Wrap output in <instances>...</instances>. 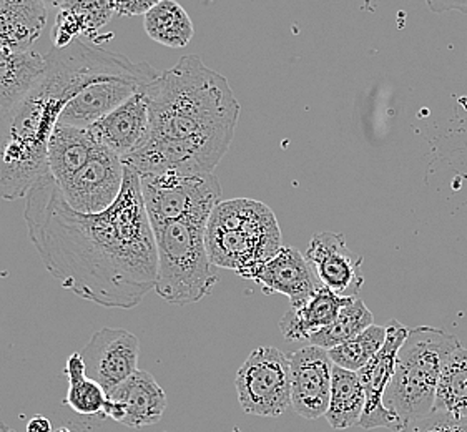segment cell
Wrapping results in <instances>:
<instances>
[{
	"label": "cell",
	"mask_w": 467,
	"mask_h": 432,
	"mask_svg": "<svg viewBox=\"0 0 467 432\" xmlns=\"http://www.w3.org/2000/svg\"><path fill=\"white\" fill-rule=\"evenodd\" d=\"M24 218L46 268L82 300L131 310L155 290L157 244L140 177L129 165L120 195L102 213L75 211L48 173L30 190Z\"/></svg>",
	"instance_id": "1"
},
{
	"label": "cell",
	"mask_w": 467,
	"mask_h": 432,
	"mask_svg": "<svg viewBox=\"0 0 467 432\" xmlns=\"http://www.w3.org/2000/svg\"><path fill=\"white\" fill-rule=\"evenodd\" d=\"M149 139L123 163L139 175L213 173L234 141L240 104L226 77L185 56L145 88Z\"/></svg>",
	"instance_id": "2"
},
{
	"label": "cell",
	"mask_w": 467,
	"mask_h": 432,
	"mask_svg": "<svg viewBox=\"0 0 467 432\" xmlns=\"http://www.w3.org/2000/svg\"><path fill=\"white\" fill-rule=\"evenodd\" d=\"M42 77L66 107L58 122L87 129L145 90L159 70L97 46L74 40L46 54Z\"/></svg>",
	"instance_id": "3"
},
{
	"label": "cell",
	"mask_w": 467,
	"mask_h": 432,
	"mask_svg": "<svg viewBox=\"0 0 467 432\" xmlns=\"http://www.w3.org/2000/svg\"><path fill=\"white\" fill-rule=\"evenodd\" d=\"M66 102L42 78L28 94L0 112V198H27L48 175V140Z\"/></svg>",
	"instance_id": "4"
},
{
	"label": "cell",
	"mask_w": 467,
	"mask_h": 432,
	"mask_svg": "<svg viewBox=\"0 0 467 432\" xmlns=\"http://www.w3.org/2000/svg\"><path fill=\"white\" fill-rule=\"evenodd\" d=\"M205 242L212 263L246 280L283 248L276 216L250 198L218 203L208 218Z\"/></svg>",
	"instance_id": "5"
},
{
	"label": "cell",
	"mask_w": 467,
	"mask_h": 432,
	"mask_svg": "<svg viewBox=\"0 0 467 432\" xmlns=\"http://www.w3.org/2000/svg\"><path fill=\"white\" fill-rule=\"evenodd\" d=\"M206 223L202 220H171L151 225L157 244V286L161 300L187 306L208 296L218 283L208 250Z\"/></svg>",
	"instance_id": "6"
},
{
	"label": "cell",
	"mask_w": 467,
	"mask_h": 432,
	"mask_svg": "<svg viewBox=\"0 0 467 432\" xmlns=\"http://www.w3.org/2000/svg\"><path fill=\"white\" fill-rule=\"evenodd\" d=\"M459 346V339L442 329L418 326L408 331L384 395V406L396 414L402 426L434 409L441 371Z\"/></svg>",
	"instance_id": "7"
},
{
	"label": "cell",
	"mask_w": 467,
	"mask_h": 432,
	"mask_svg": "<svg viewBox=\"0 0 467 432\" xmlns=\"http://www.w3.org/2000/svg\"><path fill=\"white\" fill-rule=\"evenodd\" d=\"M139 177L143 205L151 225L171 220L208 221L216 205L222 203V185L215 173L188 175L163 171Z\"/></svg>",
	"instance_id": "8"
},
{
	"label": "cell",
	"mask_w": 467,
	"mask_h": 432,
	"mask_svg": "<svg viewBox=\"0 0 467 432\" xmlns=\"http://www.w3.org/2000/svg\"><path fill=\"white\" fill-rule=\"evenodd\" d=\"M234 386L244 413L278 417L291 407L290 356L271 346L253 349Z\"/></svg>",
	"instance_id": "9"
},
{
	"label": "cell",
	"mask_w": 467,
	"mask_h": 432,
	"mask_svg": "<svg viewBox=\"0 0 467 432\" xmlns=\"http://www.w3.org/2000/svg\"><path fill=\"white\" fill-rule=\"evenodd\" d=\"M125 177L122 159L100 145L90 160L64 185H57L75 211L95 215L112 207L120 195Z\"/></svg>",
	"instance_id": "10"
},
{
	"label": "cell",
	"mask_w": 467,
	"mask_h": 432,
	"mask_svg": "<svg viewBox=\"0 0 467 432\" xmlns=\"http://www.w3.org/2000/svg\"><path fill=\"white\" fill-rule=\"evenodd\" d=\"M408 331L410 329L400 321H389L386 324V341L383 348L374 355L373 359L365 367L358 371L366 395L365 411L359 419V426L366 431L378 427H386L396 432L402 429V424L396 417V414L391 413L384 406V395L393 379L396 357L404 339L408 338Z\"/></svg>",
	"instance_id": "11"
},
{
	"label": "cell",
	"mask_w": 467,
	"mask_h": 432,
	"mask_svg": "<svg viewBox=\"0 0 467 432\" xmlns=\"http://www.w3.org/2000/svg\"><path fill=\"white\" fill-rule=\"evenodd\" d=\"M78 353L87 376L109 393L139 371L140 341L127 329L102 328L95 331Z\"/></svg>",
	"instance_id": "12"
},
{
	"label": "cell",
	"mask_w": 467,
	"mask_h": 432,
	"mask_svg": "<svg viewBox=\"0 0 467 432\" xmlns=\"http://www.w3.org/2000/svg\"><path fill=\"white\" fill-rule=\"evenodd\" d=\"M290 356L291 407L305 419L325 416L331 397L335 363L327 349L305 346Z\"/></svg>",
	"instance_id": "13"
},
{
	"label": "cell",
	"mask_w": 467,
	"mask_h": 432,
	"mask_svg": "<svg viewBox=\"0 0 467 432\" xmlns=\"http://www.w3.org/2000/svg\"><path fill=\"white\" fill-rule=\"evenodd\" d=\"M167 409V395L149 371H137L107 393L102 416L127 427L141 429L159 423Z\"/></svg>",
	"instance_id": "14"
},
{
	"label": "cell",
	"mask_w": 467,
	"mask_h": 432,
	"mask_svg": "<svg viewBox=\"0 0 467 432\" xmlns=\"http://www.w3.org/2000/svg\"><path fill=\"white\" fill-rule=\"evenodd\" d=\"M305 256L321 283L339 296H355L365 284L361 274L363 256L349 250L341 233H317L311 238Z\"/></svg>",
	"instance_id": "15"
},
{
	"label": "cell",
	"mask_w": 467,
	"mask_h": 432,
	"mask_svg": "<svg viewBox=\"0 0 467 432\" xmlns=\"http://www.w3.org/2000/svg\"><path fill=\"white\" fill-rule=\"evenodd\" d=\"M250 280L262 286L263 293H280L296 308L325 286L306 256L291 246H283L278 253L260 264Z\"/></svg>",
	"instance_id": "16"
},
{
	"label": "cell",
	"mask_w": 467,
	"mask_h": 432,
	"mask_svg": "<svg viewBox=\"0 0 467 432\" xmlns=\"http://www.w3.org/2000/svg\"><path fill=\"white\" fill-rule=\"evenodd\" d=\"M88 129L107 149L117 153L122 160L127 159L149 139V102L145 90L130 97L125 104L99 118Z\"/></svg>",
	"instance_id": "17"
},
{
	"label": "cell",
	"mask_w": 467,
	"mask_h": 432,
	"mask_svg": "<svg viewBox=\"0 0 467 432\" xmlns=\"http://www.w3.org/2000/svg\"><path fill=\"white\" fill-rule=\"evenodd\" d=\"M100 145L88 127L57 123L48 140V171L57 185L60 187L72 179Z\"/></svg>",
	"instance_id": "18"
},
{
	"label": "cell",
	"mask_w": 467,
	"mask_h": 432,
	"mask_svg": "<svg viewBox=\"0 0 467 432\" xmlns=\"http://www.w3.org/2000/svg\"><path fill=\"white\" fill-rule=\"evenodd\" d=\"M351 296H339L321 286L306 303L286 311L280 321L281 334L286 341H308L313 333L327 328L337 320L341 308Z\"/></svg>",
	"instance_id": "19"
},
{
	"label": "cell",
	"mask_w": 467,
	"mask_h": 432,
	"mask_svg": "<svg viewBox=\"0 0 467 432\" xmlns=\"http://www.w3.org/2000/svg\"><path fill=\"white\" fill-rule=\"evenodd\" d=\"M47 24L44 0H0V47L28 50Z\"/></svg>",
	"instance_id": "20"
},
{
	"label": "cell",
	"mask_w": 467,
	"mask_h": 432,
	"mask_svg": "<svg viewBox=\"0 0 467 432\" xmlns=\"http://www.w3.org/2000/svg\"><path fill=\"white\" fill-rule=\"evenodd\" d=\"M46 68V57L28 50L0 47V112L22 100L37 84Z\"/></svg>",
	"instance_id": "21"
},
{
	"label": "cell",
	"mask_w": 467,
	"mask_h": 432,
	"mask_svg": "<svg viewBox=\"0 0 467 432\" xmlns=\"http://www.w3.org/2000/svg\"><path fill=\"white\" fill-rule=\"evenodd\" d=\"M365 405V387L358 373L335 366L331 397L325 414L329 426L337 431H343L359 424Z\"/></svg>",
	"instance_id": "22"
},
{
	"label": "cell",
	"mask_w": 467,
	"mask_h": 432,
	"mask_svg": "<svg viewBox=\"0 0 467 432\" xmlns=\"http://www.w3.org/2000/svg\"><path fill=\"white\" fill-rule=\"evenodd\" d=\"M143 28L151 40L170 48L187 47L195 28L187 10L177 0H163L143 15Z\"/></svg>",
	"instance_id": "23"
},
{
	"label": "cell",
	"mask_w": 467,
	"mask_h": 432,
	"mask_svg": "<svg viewBox=\"0 0 467 432\" xmlns=\"http://www.w3.org/2000/svg\"><path fill=\"white\" fill-rule=\"evenodd\" d=\"M434 409L467 416V349L462 345L449 355L442 366Z\"/></svg>",
	"instance_id": "24"
},
{
	"label": "cell",
	"mask_w": 467,
	"mask_h": 432,
	"mask_svg": "<svg viewBox=\"0 0 467 432\" xmlns=\"http://www.w3.org/2000/svg\"><path fill=\"white\" fill-rule=\"evenodd\" d=\"M371 324H374L373 313L366 306L365 301L351 296V300L339 311L337 320L327 328L313 333L308 343L311 346L329 351L348 339L355 338L356 334L363 333Z\"/></svg>",
	"instance_id": "25"
},
{
	"label": "cell",
	"mask_w": 467,
	"mask_h": 432,
	"mask_svg": "<svg viewBox=\"0 0 467 432\" xmlns=\"http://www.w3.org/2000/svg\"><path fill=\"white\" fill-rule=\"evenodd\" d=\"M66 375L68 377V393H67L68 407L82 416L102 414L103 406L107 403V393L102 386L87 376L84 359L80 356V353H74L68 357Z\"/></svg>",
	"instance_id": "26"
},
{
	"label": "cell",
	"mask_w": 467,
	"mask_h": 432,
	"mask_svg": "<svg viewBox=\"0 0 467 432\" xmlns=\"http://www.w3.org/2000/svg\"><path fill=\"white\" fill-rule=\"evenodd\" d=\"M384 341H386V326L371 324L363 333L356 334L355 338L348 339L337 348L329 349L327 355L335 363V366L358 373L373 359L379 349L383 348Z\"/></svg>",
	"instance_id": "27"
},
{
	"label": "cell",
	"mask_w": 467,
	"mask_h": 432,
	"mask_svg": "<svg viewBox=\"0 0 467 432\" xmlns=\"http://www.w3.org/2000/svg\"><path fill=\"white\" fill-rule=\"evenodd\" d=\"M58 9L68 10L82 26L84 36H95L113 15V0H50Z\"/></svg>",
	"instance_id": "28"
},
{
	"label": "cell",
	"mask_w": 467,
	"mask_h": 432,
	"mask_svg": "<svg viewBox=\"0 0 467 432\" xmlns=\"http://www.w3.org/2000/svg\"><path fill=\"white\" fill-rule=\"evenodd\" d=\"M400 432H467V416L432 409L430 414L404 424Z\"/></svg>",
	"instance_id": "29"
},
{
	"label": "cell",
	"mask_w": 467,
	"mask_h": 432,
	"mask_svg": "<svg viewBox=\"0 0 467 432\" xmlns=\"http://www.w3.org/2000/svg\"><path fill=\"white\" fill-rule=\"evenodd\" d=\"M163 0H113V10L117 15L122 17H135L145 15L149 10L159 5Z\"/></svg>",
	"instance_id": "30"
},
{
	"label": "cell",
	"mask_w": 467,
	"mask_h": 432,
	"mask_svg": "<svg viewBox=\"0 0 467 432\" xmlns=\"http://www.w3.org/2000/svg\"><path fill=\"white\" fill-rule=\"evenodd\" d=\"M426 4L434 14L461 12L467 15V0H426Z\"/></svg>",
	"instance_id": "31"
},
{
	"label": "cell",
	"mask_w": 467,
	"mask_h": 432,
	"mask_svg": "<svg viewBox=\"0 0 467 432\" xmlns=\"http://www.w3.org/2000/svg\"><path fill=\"white\" fill-rule=\"evenodd\" d=\"M27 432H52V424L46 416H34L28 421Z\"/></svg>",
	"instance_id": "32"
},
{
	"label": "cell",
	"mask_w": 467,
	"mask_h": 432,
	"mask_svg": "<svg viewBox=\"0 0 467 432\" xmlns=\"http://www.w3.org/2000/svg\"><path fill=\"white\" fill-rule=\"evenodd\" d=\"M56 432H72L70 429H67V427H60V429H57Z\"/></svg>",
	"instance_id": "33"
}]
</instances>
